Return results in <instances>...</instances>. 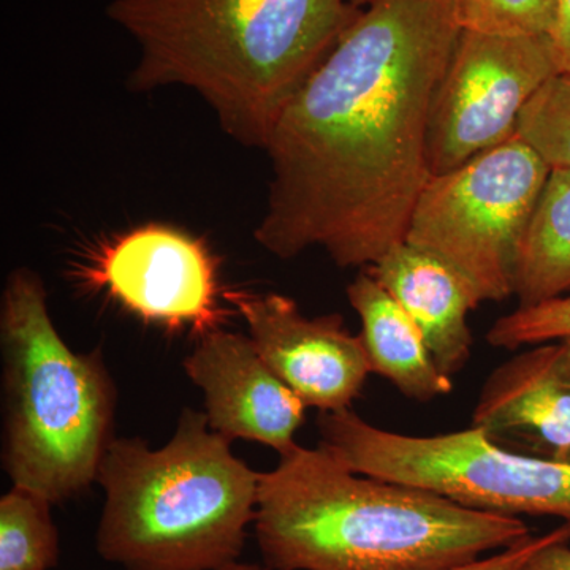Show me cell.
Masks as SVG:
<instances>
[{
  "label": "cell",
  "mask_w": 570,
  "mask_h": 570,
  "mask_svg": "<svg viewBox=\"0 0 570 570\" xmlns=\"http://www.w3.org/2000/svg\"><path fill=\"white\" fill-rule=\"evenodd\" d=\"M225 570H266L262 569L261 566L255 564H243V562L236 561L234 564L228 566Z\"/></svg>",
  "instance_id": "obj_23"
},
{
  "label": "cell",
  "mask_w": 570,
  "mask_h": 570,
  "mask_svg": "<svg viewBox=\"0 0 570 570\" xmlns=\"http://www.w3.org/2000/svg\"><path fill=\"white\" fill-rule=\"evenodd\" d=\"M472 426L493 441L519 439L546 459L570 461V363L564 343L538 344L487 379Z\"/></svg>",
  "instance_id": "obj_12"
},
{
  "label": "cell",
  "mask_w": 570,
  "mask_h": 570,
  "mask_svg": "<svg viewBox=\"0 0 570 570\" xmlns=\"http://www.w3.org/2000/svg\"><path fill=\"white\" fill-rule=\"evenodd\" d=\"M347 299L362 322L373 373L422 403L453 392L452 377L438 366L419 326L367 269L348 284Z\"/></svg>",
  "instance_id": "obj_14"
},
{
  "label": "cell",
  "mask_w": 570,
  "mask_h": 570,
  "mask_svg": "<svg viewBox=\"0 0 570 570\" xmlns=\"http://www.w3.org/2000/svg\"><path fill=\"white\" fill-rule=\"evenodd\" d=\"M550 40L558 70L570 75V0H558L557 21Z\"/></svg>",
  "instance_id": "obj_22"
},
{
  "label": "cell",
  "mask_w": 570,
  "mask_h": 570,
  "mask_svg": "<svg viewBox=\"0 0 570 570\" xmlns=\"http://www.w3.org/2000/svg\"><path fill=\"white\" fill-rule=\"evenodd\" d=\"M96 482L105 493L96 532L105 561L124 570H225L245 549L261 472L235 456L205 412L184 409L163 449L112 439Z\"/></svg>",
  "instance_id": "obj_4"
},
{
  "label": "cell",
  "mask_w": 570,
  "mask_h": 570,
  "mask_svg": "<svg viewBox=\"0 0 570 570\" xmlns=\"http://www.w3.org/2000/svg\"><path fill=\"white\" fill-rule=\"evenodd\" d=\"M254 524L268 570H448L531 535L520 517L356 474L298 444L261 472Z\"/></svg>",
  "instance_id": "obj_3"
},
{
  "label": "cell",
  "mask_w": 570,
  "mask_h": 570,
  "mask_svg": "<svg viewBox=\"0 0 570 570\" xmlns=\"http://www.w3.org/2000/svg\"><path fill=\"white\" fill-rule=\"evenodd\" d=\"M558 0H455L461 31L501 37L550 36Z\"/></svg>",
  "instance_id": "obj_18"
},
{
  "label": "cell",
  "mask_w": 570,
  "mask_h": 570,
  "mask_svg": "<svg viewBox=\"0 0 570 570\" xmlns=\"http://www.w3.org/2000/svg\"><path fill=\"white\" fill-rule=\"evenodd\" d=\"M0 352L2 464L13 487L52 504L85 493L115 439L118 395L102 355L77 354L59 335L32 269L7 277Z\"/></svg>",
  "instance_id": "obj_5"
},
{
  "label": "cell",
  "mask_w": 570,
  "mask_h": 570,
  "mask_svg": "<svg viewBox=\"0 0 570 570\" xmlns=\"http://www.w3.org/2000/svg\"><path fill=\"white\" fill-rule=\"evenodd\" d=\"M551 168L519 135L449 171L420 193L406 239L436 255L479 305L513 295L521 243Z\"/></svg>",
  "instance_id": "obj_7"
},
{
  "label": "cell",
  "mask_w": 570,
  "mask_h": 570,
  "mask_svg": "<svg viewBox=\"0 0 570 570\" xmlns=\"http://www.w3.org/2000/svg\"><path fill=\"white\" fill-rule=\"evenodd\" d=\"M52 502L13 487L0 499V570H50L59 561Z\"/></svg>",
  "instance_id": "obj_16"
},
{
  "label": "cell",
  "mask_w": 570,
  "mask_h": 570,
  "mask_svg": "<svg viewBox=\"0 0 570 570\" xmlns=\"http://www.w3.org/2000/svg\"><path fill=\"white\" fill-rule=\"evenodd\" d=\"M370 0H111L140 56L134 92L184 86L239 145L264 151L281 112Z\"/></svg>",
  "instance_id": "obj_2"
},
{
  "label": "cell",
  "mask_w": 570,
  "mask_h": 570,
  "mask_svg": "<svg viewBox=\"0 0 570 570\" xmlns=\"http://www.w3.org/2000/svg\"><path fill=\"white\" fill-rule=\"evenodd\" d=\"M558 73L550 36L461 31L431 105V176L449 174L517 137L521 111Z\"/></svg>",
  "instance_id": "obj_8"
},
{
  "label": "cell",
  "mask_w": 570,
  "mask_h": 570,
  "mask_svg": "<svg viewBox=\"0 0 570 570\" xmlns=\"http://www.w3.org/2000/svg\"><path fill=\"white\" fill-rule=\"evenodd\" d=\"M570 534V523H562L542 535H530V538L521 540L515 546L508 549L499 550L490 557L479 558V560L468 562V564L456 566V568L448 570H520L532 554L551 540L562 538Z\"/></svg>",
  "instance_id": "obj_20"
},
{
  "label": "cell",
  "mask_w": 570,
  "mask_h": 570,
  "mask_svg": "<svg viewBox=\"0 0 570 570\" xmlns=\"http://www.w3.org/2000/svg\"><path fill=\"white\" fill-rule=\"evenodd\" d=\"M184 371L204 392L205 415L217 434L232 442L249 439L279 455L295 448L307 406L266 365L249 336L223 328L200 335Z\"/></svg>",
  "instance_id": "obj_11"
},
{
  "label": "cell",
  "mask_w": 570,
  "mask_h": 570,
  "mask_svg": "<svg viewBox=\"0 0 570 570\" xmlns=\"http://www.w3.org/2000/svg\"><path fill=\"white\" fill-rule=\"evenodd\" d=\"M419 326L438 366L459 373L471 356L468 316L479 307L471 287L436 255L403 242L365 268Z\"/></svg>",
  "instance_id": "obj_13"
},
{
  "label": "cell",
  "mask_w": 570,
  "mask_h": 570,
  "mask_svg": "<svg viewBox=\"0 0 570 570\" xmlns=\"http://www.w3.org/2000/svg\"><path fill=\"white\" fill-rule=\"evenodd\" d=\"M89 281L145 321L198 335L220 328L216 261L204 239L165 224H146L105 245Z\"/></svg>",
  "instance_id": "obj_9"
},
{
  "label": "cell",
  "mask_w": 570,
  "mask_h": 570,
  "mask_svg": "<svg viewBox=\"0 0 570 570\" xmlns=\"http://www.w3.org/2000/svg\"><path fill=\"white\" fill-rule=\"evenodd\" d=\"M224 296L245 318L266 365L307 407L351 409L373 367L362 336L347 332L341 314L309 317L279 294L234 291Z\"/></svg>",
  "instance_id": "obj_10"
},
{
  "label": "cell",
  "mask_w": 570,
  "mask_h": 570,
  "mask_svg": "<svg viewBox=\"0 0 570 570\" xmlns=\"http://www.w3.org/2000/svg\"><path fill=\"white\" fill-rule=\"evenodd\" d=\"M461 28L455 0H370L281 112L255 242L370 268L406 239L430 181L426 135Z\"/></svg>",
  "instance_id": "obj_1"
},
{
  "label": "cell",
  "mask_w": 570,
  "mask_h": 570,
  "mask_svg": "<svg viewBox=\"0 0 570 570\" xmlns=\"http://www.w3.org/2000/svg\"><path fill=\"white\" fill-rule=\"evenodd\" d=\"M517 135L551 170H570V75H554L539 89L521 111Z\"/></svg>",
  "instance_id": "obj_17"
},
{
  "label": "cell",
  "mask_w": 570,
  "mask_h": 570,
  "mask_svg": "<svg viewBox=\"0 0 570 570\" xmlns=\"http://www.w3.org/2000/svg\"><path fill=\"white\" fill-rule=\"evenodd\" d=\"M520 570H570V534L551 540L535 551Z\"/></svg>",
  "instance_id": "obj_21"
},
{
  "label": "cell",
  "mask_w": 570,
  "mask_h": 570,
  "mask_svg": "<svg viewBox=\"0 0 570 570\" xmlns=\"http://www.w3.org/2000/svg\"><path fill=\"white\" fill-rule=\"evenodd\" d=\"M513 295L519 306L570 295V170L550 171L521 243Z\"/></svg>",
  "instance_id": "obj_15"
},
{
  "label": "cell",
  "mask_w": 570,
  "mask_h": 570,
  "mask_svg": "<svg viewBox=\"0 0 570 570\" xmlns=\"http://www.w3.org/2000/svg\"><path fill=\"white\" fill-rule=\"evenodd\" d=\"M562 343H564L566 354H568V358H569V363H570V337H568V340H562Z\"/></svg>",
  "instance_id": "obj_24"
},
{
  "label": "cell",
  "mask_w": 570,
  "mask_h": 570,
  "mask_svg": "<svg viewBox=\"0 0 570 570\" xmlns=\"http://www.w3.org/2000/svg\"><path fill=\"white\" fill-rule=\"evenodd\" d=\"M321 448L356 474L431 491L499 515L570 523V461L502 449L479 428L407 436L371 425L351 409L321 412Z\"/></svg>",
  "instance_id": "obj_6"
},
{
  "label": "cell",
  "mask_w": 570,
  "mask_h": 570,
  "mask_svg": "<svg viewBox=\"0 0 570 570\" xmlns=\"http://www.w3.org/2000/svg\"><path fill=\"white\" fill-rule=\"evenodd\" d=\"M570 337V295L547 299L530 306H519L499 317L487 333V343L499 348L515 351L523 346Z\"/></svg>",
  "instance_id": "obj_19"
}]
</instances>
